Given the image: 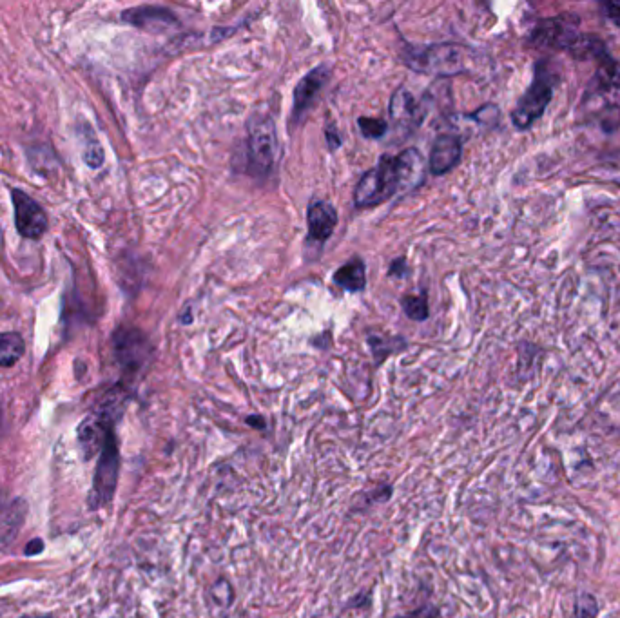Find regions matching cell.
<instances>
[{
	"instance_id": "cell-1",
	"label": "cell",
	"mask_w": 620,
	"mask_h": 618,
	"mask_svg": "<svg viewBox=\"0 0 620 618\" xmlns=\"http://www.w3.org/2000/svg\"><path fill=\"white\" fill-rule=\"evenodd\" d=\"M399 193L398 169H396V156H381L378 165L370 169L369 173L363 174L359 180L354 203L359 209L376 207L379 203L387 202L394 194Z\"/></svg>"
},
{
	"instance_id": "cell-2",
	"label": "cell",
	"mask_w": 620,
	"mask_h": 618,
	"mask_svg": "<svg viewBox=\"0 0 620 618\" xmlns=\"http://www.w3.org/2000/svg\"><path fill=\"white\" fill-rule=\"evenodd\" d=\"M468 49L454 44H436L425 49H410L405 62L425 75H457L468 68Z\"/></svg>"
},
{
	"instance_id": "cell-3",
	"label": "cell",
	"mask_w": 620,
	"mask_h": 618,
	"mask_svg": "<svg viewBox=\"0 0 620 618\" xmlns=\"http://www.w3.org/2000/svg\"><path fill=\"white\" fill-rule=\"evenodd\" d=\"M247 155L249 165L254 174H267L271 171L278 155V136L271 116H254L249 122V138H247Z\"/></svg>"
},
{
	"instance_id": "cell-4",
	"label": "cell",
	"mask_w": 620,
	"mask_h": 618,
	"mask_svg": "<svg viewBox=\"0 0 620 618\" xmlns=\"http://www.w3.org/2000/svg\"><path fill=\"white\" fill-rule=\"evenodd\" d=\"M118 472H120V450H118L117 432H113L100 450L97 472L93 479V492L89 497L91 508H102L111 503L117 490Z\"/></svg>"
},
{
	"instance_id": "cell-5",
	"label": "cell",
	"mask_w": 620,
	"mask_h": 618,
	"mask_svg": "<svg viewBox=\"0 0 620 618\" xmlns=\"http://www.w3.org/2000/svg\"><path fill=\"white\" fill-rule=\"evenodd\" d=\"M553 95L552 78L548 71L539 66L533 75L532 86L524 93L512 113V120L517 129H528L535 120L543 116L544 109L550 104Z\"/></svg>"
},
{
	"instance_id": "cell-6",
	"label": "cell",
	"mask_w": 620,
	"mask_h": 618,
	"mask_svg": "<svg viewBox=\"0 0 620 618\" xmlns=\"http://www.w3.org/2000/svg\"><path fill=\"white\" fill-rule=\"evenodd\" d=\"M11 200L15 207V225L17 231L30 240H37L48 231V218L44 209L31 196L22 193L20 189L11 191Z\"/></svg>"
},
{
	"instance_id": "cell-7",
	"label": "cell",
	"mask_w": 620,
	"mask_h": 618,
	"mask_svg": "<svg viewBox=\"0 0 620 618\" xmlns=\"http://www.w3.org/2000/svg\"><path fill=\"white\" fill-rule=\"evenodd\" d=\"M461 153H463V145L456 135L437 136L430 151V162H428L430 173L441 176V174L452 171L457 162L461 160Z\"/></svg>"
},
{
	"instance_id": "cell-8",
	"label": "cell",
	"mask_w": 620,
	"mask_h": 618,
	"mask_svg": "<svg viewBox=\"0 0 620 618\" xmlns=\"http://www.w3.org/2000/svg\"><path fill=\"white\" fill-rule=\"evenodd\" d=\"M120 363L129 370L142 367L149 354L146 338L138 330H120L115 338Z\"/></svg>"
},
{
	"instance_id": "cell-9",
	"label": "cell",
	"mask_w": 620,
	"mask_h": 618,
	"mask_svg": "<svg viewBox=\"0 0 620 618\" xmlns=\"http://www.w3.org/2000/svg\"><path fill=\"white\" fill-rule=\"evenodd\" d=\"M329 80V68L320 66L312 69L305 77L301 78L298 86L294 89V118H301L309 109L316 97L320 95L321 87Z\"/></svg>"
},
{
	"instance_id": "cell-10",
	"label": "cell",
	"mask_w": 620,
	"mask_h": 618,
	"mask_svg": "<svg viewBox=\"0 0 620 618\" xmlns=\"http://www.w3.org/2000/svg\"><path fill=\"white\" fill-rule=\"evenodd\" d=\"M579 37L575 33V20L570 19V17L546 20L543 22V26L537 29V39L541 40L544 46H548V48L572 49Z\"/></svg>"
},
{
	"instance_id": "cell-11",
	"label": "cell",
	"mask_w": 620,
	"mask_h": 618,
	"mask_svg": "<svg viewBox=\"0 0 620 618\" xmlns=\"http://www.w3.org/2000/svg\"><path fill=\"white\" fill-rule=\"evenodd\" d=\"M398 169L399 193L414 191L425 180V158L417 149H405L396 156Z\"/></svg>"
},
{
	"instance_id": "cell-12",
	"label": "cell",
	"mask_w": 620,
	"mask_h": 618,
	"mask_svg": "<svg viewBox=\"0 0 620 618\" xmlns=\"http://www.w3.org/2000/svg\"><path fill=\"white\" fill-rule=\"evenodd\" d=\"M307 225H309L310 238L314 242H325L329 240L330 234L338 225V213L330 203H312L307 213Z\"/></svg>"
},
{
	"instance_id": "cell-13",
	"label": "cell",
	"mask_w": 620,
	"mask_h": 618,
	"mask_svg": "<svg viewBox=\"0 0 620 618\" xmlns=\"http://www.w3.org/2000/svg\"><path fill=\"white\" fill-rule=\"evenodd\" d=\"M122 19L133 24L136 28L156 29L167 28V26H176L178 19L175 13L158 6H142L135 10H127L122 13Z\"/></svg>"
},
{
	"instance_id": "cell-14",
	"label": "cell",
	"mask_w": 620,
	"mask_h": 618,
	"mask_svg": "<svg viewBox=\"0 0 620 618\" xmlns=\"http://www.w3.org/2000/svg\"><path fill=\"white\" fill-rule=\"evenodd\" d=\"M390 116H392V122L399 127H414L421 122V113H419L416 98L412 97V93L405 87H399L394 93L392 102H390Z\"/></svg>"
},
{
	"instance_id": "cell-15",
	"label": "cell",
	"mask_w": 620,
	"mask_h": 618,
	"mask_svg": "<svg viewBox=\"0 0 620 618\" xmlns=\"http://www.w3.org/2000/svg\"><path fill=\"white\" fill-rule=\"evenodd\" d=\"M334 281L340 285L341 289L349 290V292H359L365 289L367 285L365 263L359 258H352L347 265H343L336 271Z\"/></svg>"
},
{
	"instance_id": "cell-16",
	"label": "cell",
	"mask_w": 620,
	"mask_h": 618,
	"mask_svg": "<svg viewBox=\"0 0 620 618\" xmlns=\"http://www.w3.org/2000/svg\"><path fill=\"white\" fill-rule=\"evenodd\" d=\"M24 356V339L15 332H0V367H13Z\"/></svg>"
},
{
	"instance_id": "cell-17",
	"label": "cell",
	"mask_w": 620,
	"mask_h": 618,
	"mask_svg": "<svg viewBox=\"0 0 620 618\" xmlns=\"http://www.w3.org/2000/svg\"><path fill=\"white\" fill-rule=\"evenodd\" d=\"M401 303L408 318L414 321H425L428 318L427 292H423L421 296H405Z\"/></svg>"
},
{
	"instance_id": "cell-18",
	"label": "cell",
	"mask_w": 620,
	"mask_h": 618,
	"mask_svg": "<svg viewBox=\"0 0 620 618\" xmlns=\"http://www.w3.org/2000/svg\"><path fill=\"white\" fill-rule=\"evenodd\" d=\"M597 613H599L597 600L588 593H581L573 602L572 618H597Z\"/></svg>"
},
{
	"instance_id": "cell-19",
	"label": "cell",
	"mask_w": 620,
	"mask_h": 618,
	"mask_svg": "<svg viewBox=\"0 0 620 618\" xmlns=\"http://www.w3.org/2000/svg\"><path fill=\"white\" fill-rule=\"evenodd\" d=\"M358 124L361 133L367 136V138H381V136L387 133L388 129L387 122L381 120V118H367V116H363V118H359Z\"/></svg>"
},
{
	"instance_id": "cell-20",
	"label": "cell",
	"mask_w": 620,
	"mask_h": 618,
	"mask_svg": "<svg viewBox=\"0 0 620 618\" xmlns=\"http://www.w3.org/2000/svg\"><path fill=\"white\" fill-rule=\"evenodd\" d=\"M398 618H441V609L434 604H427V606H421V608L414 609V611L405 613Z\"/></svg>"
},
{
	"instance_id": "cell-21",
	"label": "cell",
	"mask_w": 620,
	"mask_h": 618,
	"mask_svg": "<svg viewBox=\"0 0 620 618\" xmlns=\"http://www.w3.org/2000/svg\"><path fill=\"white\" fill-rule=\"evenodd\" d=\"M602 8H604L606 17H608L615 26H619L620 28V2H606V4H602Z\"/></svg>"
},
{
	"instance_id": "cell-22",
	"label": "cell",
	"mask_w": 620,
	"mask_h": 618,
	"mask_svg": "<svg viewBox=\"0 0 620 618\" xmlns=\"http://www.w3.org/2000/svg\"><path fill=\"white\" fill-rule=\"evenodd\" d=\"M405 272H407V265H405V261L396 260L392 263V267H390V274H392V276H396V274H398V278H403V276H405Z\"/></svg>"
},
{
	"instance_id": "cell-23",
	"label": "cell",
	"mask_w": 620,
	"mask_h": 618,
	"mask_svg": "<svg viewBox=\"0 0 620 618\" xmlns=\"http://www.w3.org/2000/svg\"><path fill=\"white\" fill-rule=\"evenodd\" d=\"M42 550H44V542L35 539V541H31V546L26 548V555H37Z\"/></svg>"
},
{
	"instance_id": "cell-24",
	"label": "cell",
	"mask_w": 620,
	"mask_h": 618,
	"mask_svg": "<svg viewBox=\"0 0 620 618\" xmlns=\"http://www.w3.org/2000/svg\"><path fill=\"white\" fill-rule=\"evenodd\" d=\"M24 618H49V617H24Z\"/></svg>"
}]
</instances>
